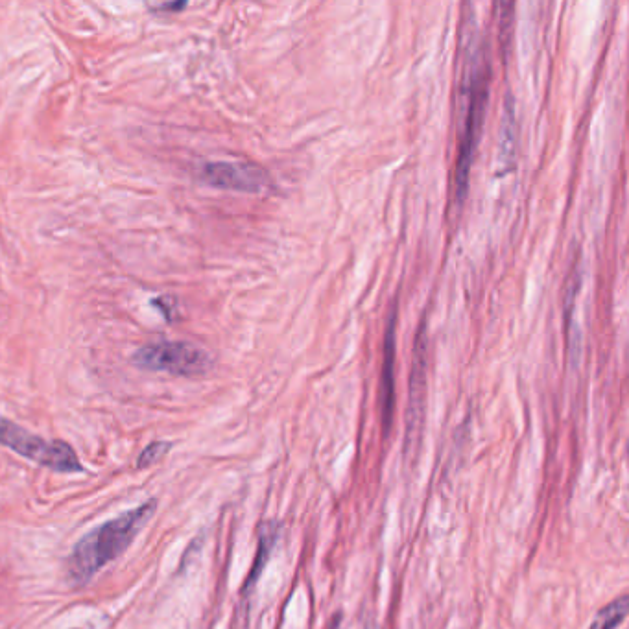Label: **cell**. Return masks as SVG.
<instances>
[{
	"instance_id": "cell-4",
	"label": "cell",
	"mask_w": 629,
	"mask_h": 629,
	"mask_svg": "<svg viewBox=\"0 0 629 629\" xmlns=\"http://www.w3.org/2000/svg\"><path fill=\"white\" fill-rule=\"evenodd\" d=\"M131 362L146 371H161L176 377H198L213 368L211 355L190 342H154L139 347Z\"/></svg>"
},
{
	"instance_id": "cell-2",
	"label": "cell",
	"mask_w": 629,
	"mask_h": 629,
	"mask_svg": "<svg viewBox=\"0 0 629 629\" xmlns=\"http://www.w3.org/2000/svg\"><path fill=\"white\" fill-rule=\"evenodd\" d=\"M465 60V109H463L462 131L458 141V157L454 167V198L458 205L465 200L469 190L471 168L475 161L476 148L480 143V133L486 119L487 98H489V58L486 45L478 43L476 37L469 36Z\"/></svg>"
},
{
	"instance_id": "cell-5",
	"label": "cell",
	"mask_w": 629,
	"mask_h": 629,
	"mask_svg": "<svg viewBox=\"0 0 629 629\" xmlns=\"http://www.w3.org/2000/svg\"><path fill=\"white\" fill-rule=\"evenodd\" d=\"M203 181L214 189L261 194L272 187L270 174L255 163L213 161L202 168Z\"/></svg>"
},
{
	"instance_id": "cell-12",
	"label": "cell",
	"mask_w": 629,
	"mask_h": 629,
	"mask_svg": "<svg viewBox=\"0 0 629 629\" xmlns=\"http://www.w3.org/2000/svg\"><path fill=\"white\" fill-rule=\"evenodd\" d=\"M170 449H172V443H170V441H154V443H150V445L141 452V456H139V460H137V467H139V469H146V467L154 465V463L159 462V460H163L168 452H170Z\"/></svg>"
},
{
	"instance_id": "cell-9",
	"label": "cell",
	"mask_w": 629,
	"mask_h": 629,
	"mask_svg": "<svg viewBox=\"0 0 629 629\" xmlns=\"http://www.w3.org/2000/svg\"><path fill=\"white\" fill-rule=\"evenodd\" d=\"M628 598L622 596L604 607L591 624V629H617L628 615Z\"/></svg>"
},
{
	"instance_id": "cell-11",
	"label": "cell",
	"mask_w": 629,
	"mask_h": 629,
	"mask_svg": "<svg viewBox=\"0 0 629 629\" xmlns=\"http://www.w3.org/2000/svg\"><path fill=\"white\" fill-rule=\"evenodd\" d=\"M515 146V115H513V106H506V115H504V128H502V144H500V157H508L510 161L513 157V148Z\"/></svg>"
},
{
	"instance_id": "cell-10",
	"label": "cell",
	"mask_w": 629,
	"mask_h": 629,
	"mask_svg": "<svg viewBox=\"0 0 629 629\" xmlns=\"http://www.w3.org/2000/svg\"><path fill=\"white\" fill-rule=\"evenodd\" d=\"M497 21H499L500 47L506 52L510 47L511 34H513V4L510 2L497 4Z\"/></svg>"
},
{
	"instance_id": "cell-7",
	"label": "cell",
	"mask_w": 629,
	"mask_h": 629,
	"mask_svg": "<svg viewBox=\"0 0 629 629\" xmlns=\"http://www.w3.org/2000/svg\"><path fill=\"white\" fill-rule=\"evenodd\" d=\"M427 355V323L421 321V327H419V333H417L416 338V347H414L412 377H410V404H408V414H406L408 440L417 438V432H419V427H421V419H423L425 384H427Z\"/></svg>"
},
{
	"instance_id": "cell-3",
	"label": "cell",
	"mask_w": 629,
	"mask_h": 629,
	"mask_svg": "<svg viewBox=\"0 0 629 629\" xmlns=\"http://www.w3.org/2000/svg\"><path fill=\"white\" fill-rule=\"evenodd\" d=\"M0 445L30 462L58 473L84 471V465L69 443L61 440H43L4 417H0Z\"/></svg>"
},
{
	"instance_id": "cell-6",
	"label": "cell",
	"mask_w": 629,
	"mask_h": 629,
	"mask_svg": "<svg viewBox=\"0 0 629 629\" xmlns=\"http://www.w3.org/2000/svg\"><path fill=\"white\" fill-rule=\"evenodd\" d=\"M395 360H397V307H393L384 333L379 379L380 421L384 434L390 432L395 416Z\"/></svg>"
},
{
	"instance_id": "cell-1",
	"label": "cell",
	"mask_w": 629,
	"mask_h": 629,
	"mask_svg": "<svg viewBox=\"0 0 629 629\" xmlns=\"http://www.w3.org/2000/svg\"><path fill=\"white\" fill-rule=\"evenodd\" d=\"M157 500H146L141 506L122 513L119 517L93 528L85 534L67 558V582L72 587H84L95 578L100 570L119 558L128 546L141 534L146 524L154 517Z\"/></svg>"
},
{
	"instance_id": "cell-13",
	"label": "cell",
	"mask_w": 629,
	"mask_h": 629,
	"mask_svg": "<svg viewBox=\"0 0 629 629\" xmlns=\"http://www.w3.org/2000/svg\"><path fill=\"white\" fill-rule=\"evenodd\" d=\"M187 8V2H167V4H159V6H154L152 10L154 12H174L178 13L181 10H185Z\"/></svg>"
},
{
	"instance_id": "cell-8",
	"label": "cell",
	"mask_w": 629,
	"mask_h": 629,
	"mask_svg": "<svg viewBox=\"0 0 629 629\" xmlns=\"http://www.w3.org/2000/svg\"><path fill=\"white\" fill-rule=\"evenodd\" d=\"M275 541H277V526L264 524L262 526L261 541H259V552H257V559L253 563L250 578L246 582V589H251L257 582V578H259V574L262 572V567L266 565V559L270 558V552H272Z\"/></svg>"
}]
</instances>
